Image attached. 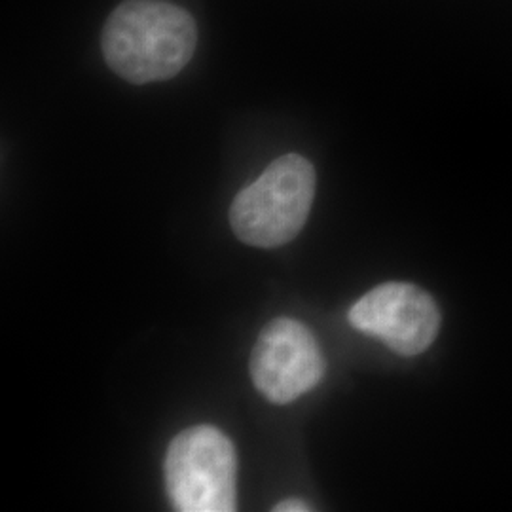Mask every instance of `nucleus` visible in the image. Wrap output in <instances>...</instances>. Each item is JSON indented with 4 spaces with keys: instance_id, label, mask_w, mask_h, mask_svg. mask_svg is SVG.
<instances>
[{
    "instance_id": "20e7f679",
    "label": "nucleus",
    "mask_w": 512,
    "mask_h": 512,
    "mask_svg": "<svg viewBox=\"0 0 512 512\" xmlns=\"http://www.w3.org/2000/svg\"><path fill=\"white\" fill-rule=\"evenodd\" d=\"M323 374V353L306 325L279 317L262 329L251 355V378L270 403H293Z\"/></svg>"
},
{
    "instance_id": "f03ea898",
    "label": "nucleus",
    "mask_w": 512,
    "mask_h": 512,
    "mask_svg": "<svg viewBox=\"0 0 512 512\" xmlns=\"http://www.w3.org/2000/svg\"><path fill=\"white\" fill-rule=\"evenodd\" d=\"M313 196V165L300 154H285L236 196L230 207L232 230L247 245L281 247L304 228Z\"/></svg>"
},
{
    "instance_id": "f257e3e1",
    "label": "nucleus",
    "mask_w": 512,
    "mask_h": 512,
    "mask_svg": "<svg viewBox=\"0 0 512 512\" xmlns=\"http://www.w3.org/2000/svg\"><path fill=\"white\" fill-rule=\"evenodd\" d=\"M194 18L165 0H126L107 19L101 48L110 69L131 84L169 80L192 59Z\"/></svg>"
},
{
    "instance_id": "7ed1b4c3",
    "label": "nucleus",
    "mask_w": 512,
    "mask_h": 512,
    "mask_svg": "<svg viewBox=\"0 0 512 512\" xmlns=\"http://www.w3.org/2000/svg\"><path fill=\"white\" fill-rule=\"evenodd\" d=\"M165 486L181 512H232L238 509V458L230 439L211 425L184 429L165 454Z\"/></svg>"
},
{
    "instance_id": "423d86ee",
    "label": "nucleus",
    "mask_w": 512,
    "mask_h": 512,
    "mask_svg": "<svg viewBox=\"0 0 512 512\" xmlns=\"http://www.w3.org/2000/svg\"><path fill=\"white\" fill-rule=\"evenodd\" d=\"M275 512H308L310 511V505H306L304 501H298V499H287V501H281L274 509Z\"/></svg>"
},
{
    "instance_id": "39448f33",
    "label": "nucleus",
    "mask_w": 512,
    "mask_h": 512,
    "mask_svg": "<svg viewBox=\"0 0 512 512\" xmlns=\"http://www.w3.org/2000/svg\"><path fill=\"white\" fill-rule=\"evenodd\" d=\"M353 329L380 338L399 355H418L429 348L440 329V311L420 287L412 283H384L349 310Z\"/></svg>"
}]
</instances>
